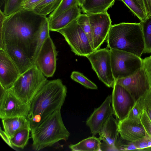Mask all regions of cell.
<instances>
[{
    "mask_svg": "<svg viewBox=\"0 0 151 151\" xmlns=\"http://www.w3.org/2000/svg\"><path fill=\"white\" fill-rule=\"evenodd\" d=\"M47 17L22 9L6 16L0 9V49L7 45L17 46L34 63L41 27Z\"/></svg>",
    "mask_w": 151,
    "mask_h": 151,
    "instance_id": "1",
    "label": "cell"
},
{
    "mask_svg": "<svg viewBox=\"0 0 151 151\" xmlns=\"http://www.w3.org/2000/svg\"><path fill=\"white\" fill-rule=\"evenodd\" d=\"M67 93L59 79L47 80L40 87L27 104L31 132L53 112L61 110Z\"/></svg>",
    "mask_w": 151,
    "mask_h": 151,
    "instance_id": "2",
    "label": "cell"
},
{
    "mask_svg": "<svg viewBox=\"0 0 151 151\" xmlns=\"http://www.w3.org/2000/svg\"><path fill=\"white\" fill-rule=\"evenodd\" d=\"M107 47L141 57L145 43L140 23L122 22L112 25L106 40Z\"/></svg>",
    "mask_w": 151,
    "mask_h": 151,
    "instance_id": "3",
    "label": "cell"
},
{
    "mask_svg": "<svg viewBox=\"0 0 151 151\" xmlns=\"http://www.w3.org/2000/svg\"><path fill=\"white\" fill-rule=\"evenodd\" d=\"M32 148L39 151L60 140L66 141L70 133L63 122L61 110L53 112L31 132Z\"/></svg>",
    "mask_w": 151,
    "mask_h": 151,
    "instance_id": "4",
    "label": "cell"
},
{
    "mask_svg": "<svg viewBox=\"0 0 151 151\" xmlns=\"http://www.w3.org/2000/svg\"><path fill=\"white\" fill-rule=\"evenodd\" d=\"M47 80L34 64L21 74L13 86L7 89L22 102L27 104Z\"/></svg>",
    "mask_w": 151,
    "mask_h": 151,
    "instance_id": "5",
    "label": "cell"
},
{
    "mask_svg": "<svg viewBox=\"0 0 151 151\" xmlns=\"http://www.w3.org/2000/svg\"><path fill=\"white\" fill-rule=\"evenodd\" d=\"M110 49L112 70L115 80L129 76L142 66V59L130 52Z\"/></svg>",
    "mask_w": 151,
    "mask_h": 151,
    "instance_id": "6",
    "label": "cell"
},
{
    "mask_svg": "<svg viewBox=\"0 0 151 151\" xmlns=\"http://www.w3.org/2000/svg\"><path fill=\"white\" fill-rule=\"evenodd\" d=\"M64 37L76 55L86 57L94 51L89 40L77 22V19L57 31Z\"/></svg>",
    "mask_w": 151,
    "mask_h": 151,
    "instance_id": "7",
    "label": "cell"
},
{
    "mask_svg": "<svg viewBox=\"0 0 151 151\" xmlns=\"http://www.w3.org/2000/svg\"><path fill=\"white\" fill-rule=\"evenodd\" d=\"M99 49L86 56L99 79L109 88L114 87L115 79L112 73L110 49Z\"/></svg>",
    "mask_w": 151,
    "mask_h": 151,
    "instance_id": "8",
    "label": "cell"
},
{
    "mask_svg": "<svg viewBox=\"0 0 151 151\" xmlns=\"http://www.w3.org/2000/svg\"><path fill=\"white\" fill-rule=\"evenodd\" d=\"M27 104L17 98L7 89L0 86V118L23 116L27 118Z\"/></svg>",
    "mask_w": 151,
    "mask_h": 151,
    "instance_id": "9",
    "label": "cell"
},
{
    "mask_svg": "<svg viewBox=\"0 0 151 151\" xmlns=\"http://www.w3.org/2000/svg\"><path fill=\"white\" fill-rule=\"evenodd\" d=\"M58 52L50 36L45 41L34 62L46 77H52L56 69Z\"/></svg>",
    "mask_w": 151,
    "mask_h": 151,
    "instance_id": "10",
    "label": "cell"
},
{
    "mask_svg": "<svg viewBox=\"0 0 151 151\" xmlns=\"http://www.w3.org/2000/svg\"><path fill=\"white\" fill-rule=\"evenodd\" d=\"M89 17L93 35V50L100 49L106 40L111 26V21L107 12L87 14Z\"/></svg>",
    "mask_w": 151,
    "mask_h": 151,
    "instance_id": "11",
    "label": "cell"
},
{
    "mask_svg": "<svg viewBox=\"0 0 151 151\" xmlns=\"http://www.w3.org/2000/svg\"><path fill=\"white\" fill-rule=\"evenodd\" d=\"M115 82L124 87L136 101L151 87L142 67L132 75L115 80Z\"/></svg>",
    "mask_w": 151,
    "mask_h": 151,
    "instance_id": "12",
    "label": "cell"
},
{
    "mask_svg": "<svg viewBox=\"0 0 151 151\" xmlns=\"http://www.w3.org/2000/svg\"><path fill=\"white\" fill-rule=\"evenodd\" d=\"M111 96L113 114L119 120L124 119L136 101L124 87L115 82Z\"/></svg>",
    "mask_w": 151,
    "mask_h": 151,
    "instance_id": "13",
    "label": "cell"
},
{
    "mask_svg": "<svg viewBox=\"0 0 151 151\" xmlns=\"http://www.w3.org/2000/svg\"><path fill=\"white\" fill-rule=\"evenodd\" d=\"M111 96L108 95L102 104L95 109L87 119L86 124L88 127L92 136H95L109 117L113 114L111 106Z\"/></svg>",
    "mask_w": 151,
    "mask_h": 151,
    "instance_id": "14",
    "label": "cell"
},
{
    "mask_svg": "<svg viewBox=\"0 0 151 151\" xmlns=\"http://www.w3.org/2000/svg\"><path fill=\"white\" fill-rule=\"evenodd\" d=\"M21 75L17 68L5 51L0 49V85L7 89Z\"/></svg>",
    "mask_w": 151,
    "mask_h": 151,
    "instance_id": "15",
    "label": "cell"
},
{
    "mask_svg": "<svg viewBox=\"0 0 151 151\" xmlns=\"http://www.w3.org/2000/svg\"><path fill=\"white\" fill-rule=\"evenodd\" d=\"M119 134L121 138L129 142H133L144 137L145 131L140 121L125 117L118 122Z\"/></svg>",
    "mask_w": 151,
    "mask_h": 151,
    "instance_id": "16",
    "label": "cell"
},
{
    "mask_svg": "<svg viewBox=\"0 0 151 151\" xmlns=\"http://www.w3.org/2000/svg\"><path fill=\"white\" fill-rule=\"evenodd\" d=\"M2 49L5 51L15 64L21 74L34 64L23 50L17 46L5 45Z\"/></svg>",
    "mask_w": 151,
    "mask_h": 151,
    "instance_id": "17",
    "label": "cell"
},
{
    "mask_svg": "<svg viewBox=\"0 0 151 151\" xmlns=\"http://www.w3.org/2000/svg\"><path fill=\"white\" fill-rule=\"evenodd\" d=\"M81 14L80 7L77 5L48 20L50 31L57 32L77 19Z\"/></svg>",
    "mask_w": 151,
    "mask_h": 151,
    "instance_id": "18",
    "label": "cell"
},
{
    "mask_svg": "<svg viewBox=\"0 0 151 151\" xmlns=\"http://www.w3.org/2000/svg\"><path fill=\"white\" fill-rule=\"evenodd\" d=\"M99 134L101 141L112 145L115 143L119 135L118 122L113 115L111 116L101 127Z\"/></svg>",
    "mask_w": 151,
    "mask_h": 151,
    "instance_id": "19",
    "label": "cell"
},
{
    "mask_svg": "<svg viewBox=\"0 0 151 151\" xmlns=\"http://www.w3.org/2000/svg\"><path fill=\"white\" fill-rule=\"evenodd\" d=\"M4 131L11 137L18 131L24 129H30L31 127L28 119L23 116L8 117L2 119Z\"/></svg>",
    "mask_w": 151,
    "mask_h": 151,
    "instance_id": "20",
    "label": "cell"
},
{
    "mask_svg": "<svg viewBox=\"0 0 151 151\" xmlns=\"http://www.w3.org/2000/svg\"><path fill=\"white\" fill-rule=\"evenodd\" d=\"M116 0H85L81 6L86 14L104 13L114 4Z\"/></svg>",
    "mask_w": 151,
    "mask_h": 151,
    "instance_id": "21",
    "label": "cell"
},
{
    "mask_svg": "<svg viewBox=\"0 0 151 151\" xmlns=\"http://www.w3.org/2000/svg\"><path fill=\"white\" fill-rule=\"evenodd\" d=\"M99 138L92 136L75 144L69 145L72 151H99L101 143Z\"/></svg>",
    "mask_w": 151,
    "mask_h": 151,
    "instance_id": "22",
    "label": "cell"
},
{
    "mask_svg": "<svg viewBox=\"0 0 151 151\" xmlns=\"http://www.w3.org/2000/svg\"><path fill=\"white\" fill-rule=\"evenodd\" d=\"M62 0H44L33 10L36 13L46 16L54 11Z\"/></svg>",
    "mask_w": 151,
    "mask_h": 151,
    "instance_id": "23",
    "label": "cell"
},
{
    "mask_svg": "<svg viewBox=\"0 0 151 151\" xmlns=\"http://www.w3.org/2000/svg\"><path fill=\"white\" fill-rule=\"evenodd\" d=\"M30 129H24L16 133L10 138L11 143L13 146L23 149L27 144L29 137Z\"/></svg>",
    "mask_w": 151,
    "mask_h": 151,
    "instance_id": "24",
    "label": "cell"
},
{
    "mask_svg": "<svg viewBox=\"0 0 151 151\" xmlns=\"http://www.w3.org/2000/svg\"><path fill=\"white\" fill-rule=\"evenodd\" d=\"M145 43L143 53H151V16L140 21Z\"/></svg>",
    "mask_w": 151,
    "mask_h": 151,
    "instance_id": "25",
    "label": "cell"
},
{
    "mask_svg": "<svg viewBox=\"0 0 151 151\" xmlns=\"http://www.w3.org/2000/svg\"><path fill=\"white\" fill-rule=\"evenodd\" d=\"M77 22L87 36L93 49L92 32L88 16L86 14H81L77 18Z\"/></svg>",
    "mask_w": 151,
    "mask_h": 151,
    "instance_id": "26",
    "label": "cell"
},
{
    "mask_svg": "<svg viewBox=\"0 0 151 151\" xmlns=\"http://www.w3.org/2000/svg\"><path fill=\"white\" fill-rule=\"evenodd\" d=\"M50 31L48 20L47 17L43 21L41 27L34 61L45 41L48 37L50 36Z\"/></svg>",
    "mask_w": 151,
    "mask_h": 151,
    "instance_id": "27",
    "label": "cell"
},
{
    "mask_svg": "<svg viewBox=\"0 0 151 151\" xmlns=\"http://www.w3.org/2000/svg\"><path fill=\"white\" fill-rule=\"evenodd\" d=\"M129 9L133 14L136 16L140 21L145 20L148 17L135 0H121Z\"/></svg>",
    "mask_w": 151,
    "mask_h": 151,
    "instance_id": "28",
    "label": "cell"
},
{
    "mask_svg": "<svg viewBox=\"0 0 151 151\" xmlns=\"http://www.w3.org/2000/svg\"><path fill=\"white\" fill-rule=\"evenodd\" d=\"M78 5V0H62L58 7L47 17L48 20L52 19L62 13L76 5Z\"/></svg>",
    "mask_w": 151,
    "mask_h": 151,
    "instance_id": "29",
    "label": "cell"
},
{
    "mask_svg": "<svg viewBox=\"0 0 151 151\" xmlns=\"http://www.w3.org/2000/svg\"><path fill=\"white\" fill-rule=\"evenodd\" d=\"M70 78L73 80L79 83L87 88L96 90L98 89V87L94 83L79 72L73 71Z\"/></svg>",
    "mask_w": 151,
    "mask_h": 151,
    "instance_id": "30",
    "label": "cell"
},
{
    "mask_svg": "<svg viewBox=\"0 0 151 151\" xmlns=\"http://www.w3.org/2000/svg\"><path fill=\"white\" fill-rule=\"evenodd\" d=\"M136 101L146 112L151 120V87Z\"/></svg>",
    "mask_w": 151,
    "mask_h": 151,
    "instance_id": "31",
    "label": "cell"
},
{
    "mask_svg": "<svg viewBox=\"0 0 151 151\" xmlns=\"http://www.w3.org/2000/svg\"><path fill=\"white\" fill-rule=\"evenodd\" d=\"M23 0H6L4 5V14L8 16L21 9Z\"/></svg>",
    "mask_w": 151,
    "mask_h": 151,
    "instance_id": "32",
    "label": "cell"
},
{
    "mask_svg": "<svg viewBox=\"0 0 151 151\" xmlns=\"http://www.w3.org/2000/svg\"><path fill=\"white\" fill-rule=\"evenodd\" d=\"M143 109L137 101L125 117L132 120L140 121Z\"/></svg>",
    "mask_w": 151,
    "mask_h": 151,
    "instance_id": "33",
    "label": "cell"
},
{
    "mask_svg": "<svg viewBox=\"0 0 151 151\" xmlns=\"http://www.w3.org/2000/svg\"><path fill=\"white\" fill-rule=\"evenodd\" d=\"M140 121L145 132L151 137V120L146 112L143 109Z\"/></svg>",
    "mask_w": 151,
    "mask_h": 151,
    "instance_id": "34",
    "label": "cell"
},
{
    "mask_svg": "<svg viewBox=\"0 0 151 151\" xmlns=\"http://www.w3.org/2000/svg\"><path fill=\"white\" fill-rule=\"evenodd\" d=\"M44 0H23L21 9L28 10H33L35 8Z\"/></svg>",
    "mask_w": 151,
    "mask_h": 151,
    "instance_id": "35",
    "label": "cell"
},
{
    "mask_svg": "<svg viewBox=\"0 0 151 151\" xmlns=\"http://www.w3.org/2000/svg\"><path fill=\"white\" fill-rule=\"evenodd\" d=\"M142 67L147 76L151 87V55L142 59Z\"/></svg>",
    "mask_w": 151,
    "mask_h": 151,
    "instance_id": "36",
    "label": "cell"
},
{
    "mask_svg": "<svg viewBox=\"0 0 151 151\" xmlns=\"http://www.w3.org/2000/svg\"><path fill=\"white\" fill-rule=\"evenodd\" d=\"M149 136L146 132L145 136L143 138L133 142L137 150L148 148V141Z\"/></svg>",
    "mask_w": 151,
    "mask_h": 151,
    "instance_id": "37",
    "label": "cell"
},
{
    "mask_svg": "<svg viewBox=\"0 0 151 151\" xmlns=\"http://www.w3.org/2000/svg\"><path fill=\"white\" fill-rule=\"evenodd\" d=\"M101 151H118L115 146L110 145L105 142H101L100 145Z\"/></svg>",
    "mask_w": 151,
    "mask_h": 151,
    "instance_id": "38",
    "label": "cell"
},
{
    "mask_svg": "<svg viewBox=\"0 0 151 151\" xmlns=\"http://www.w3.org/2000/svg\"><path fill=\"white\" fill-rule=\"evenodd\" d=\"M0 133L1 137L4 140V142L9 146L13 148V146L12 145L11 143L10 137L4 131H3L1 129V128H0Z\"/></svg>",
    "mask_w": 151,
    "mask_h": 151,
    "instance_id": "39",
    "label": "cell"
},
{
    "mask_svg": "<svg viewBox=\"0 0 151 151\" xmlns=\"http://www.w3.org/2000/svg\"><path fill=\"white\" fill-rule=\"evenodd\" d=\"M147 17L151 16V0H144Z\"/></svg>",
    "mask_w": 151,
    "mask_h": 151,
    "instance_id": "40",
    "label": "cell"
},
{
    "mask_svg": "<svg viewBox=\"0 0 151 151\" xmlns=\"http://www.w3.org/2000/svg\"><path fill=\"white\" fill-rule=\"evenodd\" d=\"M137 4L142 8L144 12L146 13V8L144 0H135Z\"/></svg>",
    "mask_w": 151,
    "mask_h": 151,
    "instance_id": "41",
    "label": "cell"
},
{
    "mask_svg": "<svg viewBox=\"0 0 151 151\" xmlns=\"http://www.w3.org/2000/svg\"><path fill=\"white\" fill-rule=\"evenodd\" d=\"M84 1L85 0H78V4L79 6L81 7Z\"/></svg>",
    "mask_w": 151,
    "mask_h": 151,
    "instance_id": "42",
    "label": "cell"
},
{
    "mask_svg": "<svg viewBox=\"0 0 151 151\" xmlns=\"http://www.w3.org/2000/svg\"><path fill=\"white\" fill-rule=\"evenodd\" d=\"M6 0H0V6L1 8L4 5Z\"/></svg>",
    "mask_w": 151,
    "mask_h": 151,
    "instance_id": "43",
    "label": "cell"
}]
</instances>
